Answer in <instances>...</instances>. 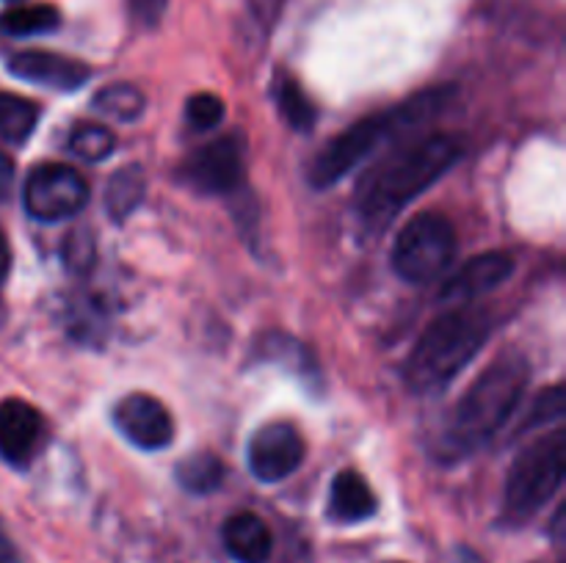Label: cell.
<instances>
[{
	"instance_id": "cell-25",
	"label": "cell",
	"mask_w": 566,
	"mask_h": 563,
	"mask_svg": "<svg viewBox=\"0 0 566 563\" xmlns=\"http://www.w3.org/2000/svg\"><path fill=\"white\" fill-rule=\"evenodd\" d=\"M92 257H94V243L92 237L86 235V232H72L70 241H66V265L75 270H83L92 265Z\"/></svg>"
},
{
	"instance_id": "cell-14",
	"label": "cell",
	"mask_w": 566,
	"mask_h": 563,
	"mask_svg": "<svg viewBox=\"0 0 566 563\" xmlns=\"http://www.w3.org/2000/svg\"><path fill=\"white\" fill-rule=\"evenodd\" d=\"M221 539L238 563H265L274 552V535L258 513L243 511L227 519Z\"/></svg>"
},
{
	"instance_id": "cell-2",
	"label": "cell",
	"mask_w": 566,
	"mask_h": 563,
	"mask_svg": "<svg viewBox=\"0 0 566 563\" xmlns=\"http://www.w3.org/2000/svg\"><path fill=\"white\" fill-rule=\"evenodd\" d=\"M462 141L453 136H429L392 155L365 180L357 196V219L368 232H381L409 202L429 191L459 158Z\"/></svg>"
},
{
	"instance_id": "cell-7",
	"label": "cell",
	"mask_w": 566,
	"mask_h": 563,
	"mask_svg": "<svg viewBox=\"0 0 566 563\" xmlns=\"http://www.w3.org/2000/svg\"><path fill=\"white\" fill-rule=\"evenodd\" d=\"M22 202L28 215L44 224L72 219L86 208L88 182L72 166L42 163L28 174Z\"/></svg>"
},
{
	"instance_id": "cell-11",
	"label": "cell",
	"mask_w": 566,
	"mask_h": 563,
	"mask_svg": "<svg viewBox=\"0 0 566 563\" xmlns=\"http://www.w3.org/2000/svg\"><path fill=\"white\" fill-rule=\"evenodd\" d=\"M48 439L42 412L20 397L0 401V458L11 467H28Z\"/></svg>"
},
{
	"instance_id": "cell-5",
	"label": "cell",
	"mask_w": 566,
	"mask_h": 563,
	"mask_svg": "<svg viewBox=\"0 0 566 563\" xmlns=\"http://www.w3.org/2000/svg\"><path fill=\"white\" fill-rule=\"evenodd\" d=\"M566 475V434L562 428L542 436L514 458L506 478V519L525 522L542 511L562 489Z\"/></svg>"
},
{
	"instance_id": "cell-18",
	"label": "cell",
	"mask_w": 566,
	"mask_h": 563,
	"mask_svg": "<svg viewBox=\"0 0 566 563\" xmlns=\"http://www.w3.org/2000/svg\"><path fill=\"white\" fill-rule=\"evenodd\" d=\"M274 97L276 108L285 116L287 125L298 132H310L315 127V119H318V110H315L313 99L304 94V88L293 81L287 72H280L274 81Z\"/></svg>"
},
{
	"instance_id": "cell-17",
	"label": "cell",
	"mask_w": 566,
	"mask_h": 563,
	"mask_svg": "<svg viewBox=\"0 0 566 563\" xmlns=\"http://www.w3.org/2000/svg\"><path fill=\"white\" fill-rule=\"evenodd\" d=\"M61 25V14L55 6L36 3V6H14L0 14V33L11 39L39 36L50 33Z\"/></svg>"
},
{
	"instance_id": "cell-21",
	"label": "cell",
	"mask_w": 566,
	"mask_h": 563,
	"mask_svg": "<svg viewBox=\"0 0 566 563\" xmlns=\"http://www.w3.org/2000/svg\"><path fill=\"white\" fill-rule=\"evenodd\" d=\"M94 108L116 121H133L144 114L147 99H144V94L138 92L136 86H130V83H111L103 92H97Z\"/></svg>"
},
{
	"instance_id": "cell-6",
	"label": "cell",
	"mask_w": 566,
	"mask_h": 563,
	"mask_svg": "<svg viewBox=\"0 0 566 563\" xmlns=\"http://www.w3.org/2000/svg\"><path fill=\"white\" fill-rule=\"evenodd\" d=\"M457 257V230L440 213H420L398 232L392 246V268L403 282H437Z\"/></svg>"
},
{
	"instance_id": "cell-8",
	"label": "cell",
	"mask_w": 566,
	"mask_h": 563,
	"mask_svg": "<svg viewBox=\"0 0 566 563\" xmlns=\"http://www.w3.org/2000/svg\"><path fill=\"white\" fill-rule=\"evenodd\" d=\"M243 160H247V141L241 132H227L193 152L182 163L180 177L193 191L221 196L232 193L243 182Z\"/></svg>"
},
{
	"instance_id": "cell-13",
	"label": "cell",
	"mask_w": 566,
	"mask_h": 563,
	"mask_svg": "<svg viewBox=\"0 0 566 563\" xmlns=\"http://www.w3.org/2000/svg\"><path fill=\"white\" fill-rule=\"evenodd\" d=\"M9 72L20 81L55 88V92H75L92 77V70L83 61L48 53V50H25V53L11 55Z\"/></svg>"
},
{
	"instance_id": "cell-15",
	"label": "cell",
	"mask_w": 566,
	"mask_h": 563,
	"mask_svg": "<svg viewBox=\"0 0 566 563\" xmlns=\"http://www.w3.org/2000/svg\"><path fill=\"white\" fill-rule=\"evenodd\" d=\"M376 508H379V500H376L368 480H365L357 469H343L335 478V484H332L329 517L335 519V522L354 524L374 517Z\"/></svg>"
},
{
	"instance_id": "cell-29",
	"label": "cell",
	"mask_w": 566,
	"mask_h": 563,
	"mask_svg": "<svg viewBox=\"0 0 566 563\" xmlns=\"http://www.w3.org/2000/svg\"><path fill=\"white\" fill-rule=\"evenodd\" d=\"M17 561V550L14 544H11L9 533L3 530V524H0V563H14Z\"/></svg>"
},
{
	"instance_id": "cell-22",
	"label": "cell",
	"mask_w": 566,
	"mask_h": 563,
	"mask_svg": "<svg viewBox=\"0 0 566 563\" xmlns=\"http://www.w3.org/2000/svg\"><path fill=\"white\" fill-rule=\"evenodd\" d=\"M116 147V138L108 127L103 125H77L70 136V149L77 158L88 160V163H99V160L108 158Z\"/></svg>"
},
{
	"instance_id": "cell-23",
	"label": "cell",
	"mask_w": 566,
	"mask_h": 563,
	"mask_svg": "<svg viewBox=\"0 0 566 563\" xmlns=\"http://www.w3.org/2000/svg\"><path fill=\"white\" fill-rule=\"evenodd\" d=\"M186 119L188 125H193L197 130H213L224 119V99L216 97L210 92L193 94L186 103Z\"/></svg>"
},
{
	"instance_id": "cell-24",
	"label": "cell",
	"mask_w": 566,
	"mask_h": 563,
	"mask_svg": "<svg viewBox=\"0 0 566 563\" xmlns=\"http://www.w3.org/2000/svg\"><path fill=\"white\" fill-rule=\"evenodd\" d=\"M564 386L556 384L551 386L547 392H542L539 397H536V403L531 406L528 417H525V423L520 425L523 431H534L539 428V425H547V423H558V419L564 417Z\"/></svg>"
},
{
	"instance_id": "cell-1",
	"label": "cell",
	"mask_w": 566,
	"mask_h": 563,
	"mask_svg": "<svg viewBox=\"0 0 566 563\" xmlns=\"http://www.w3.org/2000/svg\"><path fill=\"white\" fill-rule=\"evenodd\" d=\"M528 381L531 364L525 353L509 348L501 357L492 359L448 417L446 431H442V445L448 456L459 461L495 439L497 431L517 412Z\"/></svg>"
},
{
	"instance_id": "cell-9",
	"label": "cell",
	"mask_w": 566,
	"mask_h": 563,
	"mask_svg": "<svg viewBox=\"0 0 566 563\" xmlns=\"http://www.w3.org/2000/svg\"><path fill=\"white\" fill-rule=\"evenodd\" d=\"M304 461V439L291 423H265L249 442V469L263 484H280Z\"/></svg>"
},
{
	"instance_id": "cell-10",
	"label": "cell",
	"mask_w": 566,
	"mask_h": 563,
	"mask_svg": "<svg viewBox=\"0 0 566 563\" xmlns=\"http://www.w3.org/2000/svg\"><path fill=\"white\" fill-rule=\"evenodd\" d=\"M114 425L127 442L142 450H160L171 445V436H175L169 408L147 392H133L122 397L114 406Z\"/></svg>"
},
{
	"instance_id": "cell-19",
	"label": "cell",
	"mask_w": 566,
	"mask_h": 563,
	"mask_svg": "<svg viewBox=\"0 0 566 563\" xmlns=\"http://www.w3.org/2000/svg\"><path fill=\"white\" fill-rule=\"evenodd\" d=\"M175 475L177 484L186 491H191V495H210L224 480V464H221L219 456L208 450L191 453V456H186L177 464Z\"/></svg>"
},
{
	"instance_id": "cell-27",
	"label": "cell",
	"mask_w": 566,
	"mask_h": 563,
	"mask_svg": "<svg viewBox=\"0 0 566 563\" xmlns=\"http://www.w3.org/2000/svg\"><path fill=\"white\" fill-rule=\"evenodd\" d=\"M14 188V160H11L9 152L0 149V202H6Z\"/></svg>"
},
{
	"instance_id": "cell-3",
	"label": "cell",
	"mask_w": 566,
	"mask_h": 563,
	"mask_svg": "<svg viewBox=\"0 0 566 563\" xmlns=\"http://www.w3.org/2000/svg\"><path fill=\"white\" fill-rule=\"evenodd\" d=\"M453 94H457L453 86L426 88V92L415 94L412 99L401 103L398 108L381 110V114L368 116V119H359L357 125H352L340 136L332 138L324 147V152L313 160V166H310V182L315 188H329L335 182H340L359 163H365L381 144L392 141L401 132L412 130V127L423 125L426 119L440 114L451 103Z\"/></svg>"
},
{
	"instance_id": "cell-28",
	"label": "cell",
	"mask_w": 566,
	"mask_h": 563,
	"mask_svg": "<svg viewBox=\"0 0 566 563\" xmlns=\"http://www.w3.org/2000/svg\"><path fill=\"white\" fill-rule=\"evenodd\" d=\"M9 270H11V248H9V241H6V235L0 232V285L6 282Z\"/></svg>"
},
{
	"instance_id": "cell-16",
	"label": "cell",
	"mask_w": 566,
	"mask_h": 563,
	"mask_svg": "<svg viewBox=\"0 0 566 563\" xmlns=\"http://www.w3.org/2000/svg\"><path fill=\"white\" fill-rule=\"evenodd\" d=\"M147 196V177L138 163L125 166L116 171L105 185V213L119 224L125 221Z\"/></svg>"
},
{
	"instance_id": "cell-12",
	"label": "cell",
	"mask_w": 566,
	"mask_h": 563,
	"mask_svg": "<svg viewBox=\"0 0 566 563\" xmlns=\"http://www.w3.org/2000/svg\"><path fill=\"white\" fill-rule=\"evenodd\" d=\"M514 274V257L509 252H484L479 257L468 259L457 274L446 279L440 290V301L468 304L473 298L486 296L495 287H501Z\"/></svg>"
},
{
	"instance_id": "cell-20",
	"label": "cell",
	"mask_w": 566,
	"mask_h": 563,
	"mask_svg": "<svg viewBox=\"0 0 566 563\" xmlns=\"http://www.w3.org/2000/svg\"><path fill=\"white\" fill-rule=\"evenodd\" d=\"M39 121V105L20 94L0 92V138L9 144H22L31 138Z\"/></svg>"
},
{
	"instance_id": "cell-26",
	"label": "cell",
	"mask_w": 566,
	"mask_h": 563,
	"mask_svg": "<svg viewBox=\"0 0 566 563\" xmlns=\"http://www.w3.org/2000/svg\"><path fill=\"white\" fill-rule=\"evenodd\" d=\"M169 0H130V9L144 25H158Z\"/></svg>"
},
{
	"instance_id": "cell-4",
	"label": "cell",
	"mask_w": 566,
	"mask_h": 563,
	"mask_svg": "<svg viewBox=\"0 0 566 563\" xmlns=\"http://www.w3.org/2000/svg\"><path fill=\"white\" fill-rule=\"evenodd\" d=\"M490 334V315L475 307L448 309L446 315L431 320L403 364L409 390L426 395L446 386L473 362Z\"/></svg>"
}]
</instances>
